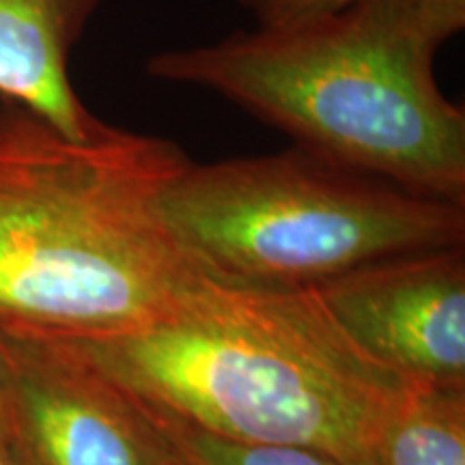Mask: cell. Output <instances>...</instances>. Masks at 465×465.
I'll use <instances>...</instances> for the list:
<instances>
[{"label": "cell", "mask_w": 465, "mask_h": 465, "mask_svg": "<svg viewBox=\"0 0 465 465\" xmlns=\"http://www.w3.org/2000/svg\"><path fill=\"white\" fill-rule=\"evenodd\" d=\"M58 339L141 403L226 440L375 465L410 383L342 332L315 287L201 272L171 311L130 332Z\"/></svg>", "instance_id": "1"}, {"label": "cell", "mask_w": 465, "mask_h": 465, "mask_svg": "<svg viewBox=\"0 0 465 465\" xmlns=\"http://www.w3.org/2000/svg\"><path fill=\"white\" fill-rule=\"evenodd\" d=\"M177 143L104 124L69 136L0 100V330L130 332L201 274L162 216L190 164Z\"/></svg>", "instance_id": "2"}, {"label": "cell", "mask_w": 465, "mask_h": 465, "mask_svg": "<svg viewBox=\"0 0 465 465\" xmlns=\"http://www.w3.org/2000/svg\"><path fill=\"white\" fill-rule=\"evenodd\" d=\"M438 50L416 26L410 0H358L158 52L144 69L216 93L302 149L465 205V110L435 80Z\"/></svg>", "instance_id": "3"}, {"label": "cell", "mask_w": 465, "mask_h": 465, "mask_svg": "<svg viewBox=\"0 0 465 465\" xmlns=\"http://www.w3.org/2000/svg\"><path fill=\"white\" fill-rule=\"evenodd\" d=\"M199 270L259 287H317L375 261L463 246V205L293 149L190 162L162 194Z\"/></svg>", "instance_id": "4"}, {"label": "cell", "mask_w": 465, "mask_h": 465, "mask_svg": "<svg viewBox=\"0 0 465 465\" xmlns=\"http://www.w3.org/2000/svg\"><path fill=\"white\" fill-rule=\"evenodd\" d=\"M17 465H182L141 403L58 339L0 330Z\"/></svg>", "instance_id": "5"}, {"label": "cell", "mask_w": 465, "mask_h": 465, "mask_svg": "<svg viewBox=\"0 0 465 465\" xmlns=\"http://www.w3.org/2000/svg\"><path fill=\"white\" fill-rule=\"evenodd\" d=\"M315 289L373 362L410 386L465 391L461 246L375 261Z\"/></svg>", "instance_id": "6"}, {"label": "cell", "mask_w": 465, "mask_h": 465, "mask_svg": "<svg viewBox=\"0 0 465 465\" xmlns=\"http://www.w3.org/2000/svg\"><path fill=\"white\" fill-rule=\"evenodd\" d=\"M102 0H0V100L42 114L69 136L102 121L69 78V58Z\"/></svg>", "instance_id": "7"}, {"label": "cell", "mask_w": 465, "mask_h": 465, "mask_svg": "<svg viewBox=\"0 0 465 465\" xmlns=\"http://www.w3.org/2000/svg\"><path fill=\"white\" fill-rule=\"evenodd\" d=\"M375 465H465V391L407 388L383 422Z\"/></svg>", "instance_id": "8"}, {"label": "cell", "mask_w": 465, "mask_h": 465, "mask_svg": "<svg viewBox=\"0 0 465 465\" xmlns=\"http://www.w3.org/2000/svg\"><path fill=\"white\" fill-rule=\"evenodd\" d=\"M141 407L182 465H341L323 452L302 449V446L218 438L153 407L144 403Z\"/></svg>", "instance_id": "9"}, {"label": "cell", "mask_w": 465, "mask_h": 465, "mask_svg": "<svg viewBox=\"0 0 465 465\" xmlns=\"http://www.w3.org/2000/svg\"><path fill=\"white\" fill-rule=\"evenodd\" d=\"M237 3L252 11L257 26H276L332 14L358 0H237Z\"/></svg>", "instance_id": "10"}, {"label": "cell", "mask_w": 465, "mask_h": 465, "mask_svg": "<svg viewBox=\"0 0 465 465\" xmlns=\"http://www.w3.org/2000/svg\"><path fill=\"white\" fill-rule=\"evenodd\" d=\"M416 26L440 48L465 26V0H410Z\"/></svg>", "instance_id": "11"}, {"label": "cell", "mask_w": 465, "mask_h": 465, "mask_svg": "<svg viewBox=\"0 0 465 465\" xmlns=\"http://www.w3.org/2000/svg\"><path fill=\"white\" fill-rule=\"evenodd\" d=\"M0 465H17L14 446L7 431V422H5L3 410H0Z\"/></svg>", "instance_id": "12"}, {"label": "cell", "mask_w": 465, "mask_h": 465, "mask_svg": "<svg viewBox=\"0 0 465 465\" xmlns=\"http://www.w3.org/2000/svg\"><path fill=\"white\" fill-rule=\"evenodd\" d=\"M0 410H3V360H0Z\"/></svg>", "instance_id": "13"}]
</instances>
